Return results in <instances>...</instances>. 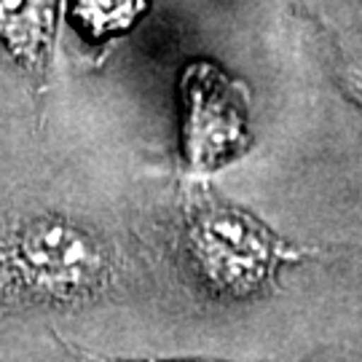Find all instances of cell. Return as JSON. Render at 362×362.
<instances>
[{
  "mask_svg": "<svg viewBox=\"0 0 362 362\" xmlns=\"http://www.w3.org/2000/svg\"><path fill=\"white\" fill-rule=\"evenodd\" d=\"M54 344L59 346L65 362H279V360H218V357H143V360H132V357H110V354H94V351L78 346L67 338L52 333ZM311 362V360H300Z\"/></svg>",
  "mask_w": 362,
  "mask_h": 362,
  "instance_id": "cell-6",
  "label": "cell"
},
{
  "mask_svg": "<svg viewBox=\"0 0 362 362\" xmlns=\"http://www.w3.org/2000/svg\"><path fill=\"white\" fill-rule=\"evenodd\" d=\"M333 78L344 97L362 110V57H341L333 67Z\"/></svg>",
  "mask_w": 362,
  "mask_h": 362,
  "instance_id": "cell-7",
  "label": "cell"
},
{
  "mask_svg": "<svg viewBox=\"0 0 362 362\" xmlns=\"http://www.w3.org/2000/svg\"><path fill=\"white\" fill-rule=\"evenodd\" d=\"M59 27V0H0V49L33 86L52 73Z\"/></svg>",
  "mask_w": 362,
  "mask_h": 362,
  "instance_id": "cell-4",
  "label": "cell"
},
{
  "mask_svg": "<svg viewBox=\"0 0 362 362\" xmlns=\"http://www.w3.org/2000/svg\"><path fill=\"white\" fill-rule=\"evenodd\" d=\"M151 0H67V19L91 46L127 35L145 16Z\"/></svg>",
  "mask_w": 362,
  "mask_h": 362,
  "instance_id": "cell-5",
  "label": "cell"
},
{
  "mask_svg": "<svg viewBox=\"0 0 362 362\" xmlns=\"http://www.w3.org/2000/svg\"><path fill=\"white\" fill-rule=\"evenodd\" d=\"M127 282L118 245L89 223L59 212L0 215V317L89 309Z\"/></svg>",
  "mask_w": 362,
  "mask_h": 362,
  "instance_id": "cell-1",
  "label": "cell"
},
{
  "mask_svg": "<svg viewBox=\"0 0 362 362\" xmlns=\"http://www.w3.org/2000/svg\"><path fill=\"white\" fill-rule=\"evenodd\" d=\"M177 153L188 177H209L252 148V100L245 81L194 59L177 81Z\"/></svg>",
  "mask_w": 362,
  "mask_h": 362,
  "instance_id": "cell-3",
  "label": "cell"
},
{
  "mask_svg": "<svg viewBox=\"0 0 362 362\" xmlns=\"http://www.w3.org/2000/svg\"><path fill=\"white\" fill-rule=\"evenodd\" d=\"M309 255L255 212L220 196L191 194L182 199L175 228V258L196 296L215 306H242L272 296L285 269Z\"/></svg>",
  "mask_w": 362,
  "mask_h": 362,
  "instance_id": "cell-2",
  "label": "cell"
}]
</instances>
